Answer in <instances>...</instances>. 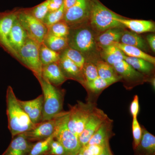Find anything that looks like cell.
Instances as JSON below:
<instances>
[{
    "label": "cell",
    "instance_id": "cell-26",
    "mask_svg": "<svg viewBox=\"0 0 155 155\" xmlns=\"http://www.w3.org/2000/svg\"><path fill=\"white\" fill-rule=\"evenodd\" d=\"M100 57L102 60L113 66L124 60V53L118 48L113 45L100 48Z\"/></svg>",
    "mask_w": 155,
    "mask_h": 155
},
{
    "label": "cell",
    "instance_id": "cell-23",
    "mask_svg": "<svg viewBox=\"0 0 155 155\" xmlns=\"http://www.w3.org/2000/svg\"><path fill=\"white\" fill-rule=\"evenodd\" d=\"M118 82L117 81L113 79H105L97 77L94 80L86 82L84 87L85 88L88 94V101H90L91 97L94 98L98 97L104 90L108 87Z\"/></svg>",
    "mask_w": 155,
    "mask_h": 155
},
{
    "label": "cell",
    "instance_id": "cell-5",
    "mask_svg": "<svg viewBox=\"0 0 155 155\" xmlns=\"http://www.w3.org/2000/svg\"><path fill=\"white\" fill-rule=\"evenodd\" d=\"M96 107V103L77 101L74 105H69L67 125L69 130L79 136L82 132L89 117Z\"/></svg>",
    "mask_w": 155,
    "mask_h": 155
},
{
    "label": "cell",
    "instance_id": "cell-4",
    "mask_svg": "<svg viewBox=\"0 0 155 155\" xmlns=\"http://www.w3.org/2000/svg\"><path fill=\"white\" fill-rule=\"evenodd\" d=\"M119 16L107 8L99 0H92L88 25L97 35L110 28L124 27L116 20Z\"/></svg>",
    "mask_w": 155,
    "mask_h": 155
},
{
    "label": "cell",
    "instance_id": "cell-10",
    "mask_svg": "<svg viewBox=\"0 0 155 155\" xmlns=\"http://www.w3.org/2000/svg\"><path fill=\"white\" fill-rule=\"evenodd\" d=\"M115 71L121 77L125 88L128 90L135 86L148 82V78L136 70L124 60L113 65Z\"/></svg>",
    "mask_w": 155,
    "mask_h": 155
},
{
    "label": "cell",
    "instance_id": "cell-45",
    "mask_svg": "<svg viewBox=\"0 0 155 155\" xmlns=\"http://www.w3.org/2000/svg\"><path fill=\"white\" fill-rule=\"evenodd\" d=\"M81 150L83 155H94L85 146L81 147Z\"/></svg>",
    "mask_w": 155,
    "mask_h": 155
},
{
    "label": "cell",
    "instance_id": "cell-32",
    "mask_svg": "<svg viewBox=\"0 0 155 155\" xmlns=\"http://www.w3.org/2000/svg\"><path fill=\"white\" fill-rule=\"evenodd\" d=\"M61 54L67 57L82 70L85 62V59L81 53L77 50L68 47L63 51Z\"/></svg>",
    "mask_w": 155,
    "mask_h": 155
},
{
    "label": "cell",
    "instance_id": "cell-16",
    "mask_svg": "<svg viewBox=\"0 0 155 155\" xmlns=\"http://www.w3.org/2000/svg\"><path fill=\"white\" fill-rule=\"evenodd\" d=\"M58 64L67 80H75L80 83L82 86H84L85 81L83 72L76 64L67 57L61 54Z\"/></svg>",
    "mask_w": 155,
    "mask_h": 155
},
{
    "label": "cell",
    "instance_id": "cell-38",
    "mask_svg": "<svg viewBox=\"0 0 155 155\" xmlns=\"http://www.w3.org/2000/svg\"><path fill=\"white\" fill-rule=\"evenodd\" d=\"M49 155H67L64 147L55 138L51 142Z\"/></svg>",
    "mask_w": 155,
    "mask_h": 155
},
{
    "label": "cell",
    "instance_id": "cell-31",
    "mask_svg": "<svg viewBox=\"0 0 155 155\" xmlns=\"http://www.w3.org/2000/svg\"><path fill=\"white\" fill-rule=\"evenodd\" d=\"M57 130L48 138L34 143L28 155H49L51 142L55 138Z\"/></svg>",
    "mask_w": 155,
    "mask_h": 155
},
{
    "label": "cell",
    "instance_id": "cell-42",
    "mask_svg": "<svg viewBox=\"0 0 155 155\" xmlns=\"http://www.w3.org/2000/svg\"><path fill=\"white\" fill-rule=\"evenodd\" d=\"M147 43L149 46L152 51L155 53V35L154 34H150L147 35Z\"/></svg>",
    "mask_w": 155,
    "mask_h": 155
},
{
    "label": "cell",
    "instance_id": "cell-33",
    "mask_svg": "<svg viewBox=\"0 0 155 155\" xmlns=\"http://www.w3.org/2000/svg\"><path fill=\"white\" fill-rule=\"evenodd\" d=\"M65 12L64 4L58 10L49 12L45 17L43 22L48 28L54 24L63 20Z\"/></svg>",
    "mask_w": 155,
    "mask_h": 155
},
{
    "label": "cell",
    "instance_id": "cell-12",
    "mask_svg": "<svg viewBox=\"0 0 155 155\" xmlns=\"http://www.w3.org/2000/svg\"><path fill=\"white\" fill-rule=\"evenodd\" d=\"M19 9L0 12V46L14 58V53L9 45L8 36L17 18Z\"/></svg>",
    "mask_w": 155,
    "mask_h": 155
},
{
    "label": "cell",
    "instance_id": "cell-7",
    "mask_svg": "<svg viewBox=\"0 0 155 155\" xmlns=\"http://www.w3.org/2000/svg\"><path fill=\"white\" fill-rule=\"evenodd\" d=\"M17 19L27 33L28 38L39 45L42 43L48 28L43 22L30 14L28 8H19Z\"/></svg>",
    "mask_w": 155,
    "mask_h": 155
},
{
    "label": "cell",
    "instance_id": "cell-43",
    "mask_svg": "<svg viewBox=\"0 0 155 155\" xmlns=\"http://www.w3.org/2000/svg\"><path fill=\"white\" fill-rule=\"evenodd\" d=\"M99 155H114L110 148L109 143L104 147L102 152Z\"/></svg>",
    "mask_w": 155,
    "mask_h": 155
},
{
    "label": "cell",
    "instance_id": "cell-36",
    "mask_svg": "<svg viewBox=\"0 0 155 155\" xmlns=\"http://www.w3.org/2000/svg\"><path fill=\"white\" fill-rule=\"evenodd\" d=\"M82 71L85 83L94 80L98 77L96 66L92 62L85 61Z\"/></svg>",
    "mask_w": 155,
    "mask_h": 155
},
{
    "label": "cell",
    "instance_id": "cell-39",
    "mask_svg": "<svg viewBox=\"0 0 155 155\" xmlns=\"http://www.w3.org/2000/svg\"><path fill=\"white\" fill-rule=\"evenodd\" d=\"M140 111L139 101L137 95L134 97L133 101L130 104V112L133 118H137Z\"/></svg>",
    "mask_w": 155,
    "mask_h": 155
},
{
    "label": "cell",
    "instance_id": "cell-25",
    "mask_svg": "<svg viewBox=\"0 0 155 155\" xmlns=\"http://www.w3.org/2000/svg\"><path fill=\"white\" fill-rule=\"evenodd\" d=\"M120 42L123 44L138 48L146 53L149 49L147 43L142 37L138 34L130 31L125 30Z\"/></svg>",
    "mask_w": 155,
    "mask_h": 155
},
{
    "label": "cell",
    "instance_id": "cell-35",
    "mask_svg": "<svg viewBox=\"0 0 155 155\" xmlns=\"http://www.w3.org/2000/svg\"><path fill=\"white\" fill-rule=\"evenodd\" d=\"M49 0H46L38 5L28 8V11L32 16L43 22L49 12Z\"/></svg>",
    "mask_w": 155,
    "mask_h": 155
},
{
    "label": "cell",
    "instance_id": "cell-30",
    "mask_svg": "<svg viewBox=\"0 0 155 155\" xmlns=\"http://www.w3.org/2000/svg\"><path fill=\"white\" fill-rule=\"evenodd\" d=\"M40 59L43 66L58 63L61 58V54L50 49L43 43L39 48Z\"/></svg>",
    "mask_w": 155,
    "mask_h": 155
},
{
    "label": "cell",
    "instance_id": "cell-40",
    "mask_svg": "<svg viewBox=\"0 0 155 155\" xmlns=\"http://www.w3.org/2000/svg\"><path fill=\"white\" fill-rule=\"evenodd\" d=\"M64 0H49V12L58 10L64 5Z\"/></svg>",
    "mask_w": 155,
    "mask_h": 155
},
{
    "label": "cell",
    "instance_id": "cell-9",
    "mask_svg": "<svg viewBox=\"0 0 155 155\" xmlns=\"http://www.w3.org/2000/svg\"><path fill=\"white\" fill-rule=\"evenodd\" d=\"M92 0H78L65 11L63 20L69 28L88 24L91 9Z\"/></svg>",
    "mask_w": 155,
    "mask_h": 155
},
{
    "label": "cell",
    "instance_id": "cell-2",
    "mask_svg": "<svg viewBox=\"0 0 155 155\" xmlns=\"http://www.w3.org/2000/svg\"><path fill=\"white\" fill-rule=\"evenodd\" d=\"M8 128L12 138L33 129L37 124H33L19 104L13 89L8 86L6 92Z\"/></svg>",
    "mask_w": 155,
    "mask_h": 155
},
{
    "label": "cell",
    "instance_id": "cell-15",
    "mask_svg": "<svg viewBox=\"0 0 155 155\" xmlns=\"http://www.w3.org/2000/svg\"><path fill=\"white\" fill-rule=\"evenodd\" d=\"M18 102L33 124L36 125L42 122L43 107L42 94L34 99L27 101L18 99Z\"/></svg>",
    "mask_w": 155,
    "mask_h": 155
},
{
    "label": "cell",
    "instance_id": "cell-28",
    "mask_svg": "<svg viewBox=\"0 0 155 155\" xmlns=\"http://www.w3.org/2000/svg\"><path fill=\"white\" fill-rule=\"evenodd\" d=\"M43 43L50 49L60 54L69 47L67 38L59 37L48 33L45 37Z\"/></svg>",
    "mask_w": 155,
    "mask_h": 155
},
{
    "label": "cell",
    "instance_id": "cell-20",
    "mask_svg": "<svg viewBox=\"0 0 155 155\" xmlns=\"http://www.w3.org/2000/svg\"><path fill=\"white\" fill-rule=\"evenodd\" d=\"M41 76L49 83L56 87L61 86L67 80L58 62L43 66Z\"/></svg>",
    "mask_w": 155,
    "mask_h": 155
},
{
    "label": "cell",
    "instance_id": "cell-24",
    "mask_svg": "<svg viewBox=\"0 0 155 155\" xmlns=\"http://www.w3.org/2000/svg\"><path fill=\"white\" fill-rule=\"evenodd\" d=\"M124 60L134 69L148 78V82L150 78L153 77L155 71L154 64L141 58H133L126 55L124 56Z\"/></svg>",
    "mask_w": 155,
    "mask_h": 155
},
{
    "label": "cell",
    "instance_id": "cell-6",
    "mask_svg": "<svg viewBox=\"0 0 155 155\" xmlns=\"http://www.w3.org/2000/svg\"><path fill=\"white\" fill-rule=\"evenodd\" d=\"M39 46L36 42L28 38L17 54L16 58L19 63L32 72L37 80L42 77V68L39 53Z\"/></svg>",
    "mask_w": 155,
    "mask_h": 155
},
{
    "label": "cell",
    "instance_id": "cell-29",
    "mask_svg": "<svg viewBox=\"0 0 155 155\" xmlns=\"http://www.w3.org/2000/svg\"><path fill=\"white\" fill-rule=\"evenodd\" d=\"M99 77L105 79H113L121 81V77L117 74L114 67L102 59L95 63Z\"/></svg>",
    "mask_w": 155,
    "mask_h": 155
},
{
    "label": "cell",
    "instance_id": "cell-13",
    "mask_svg": "<svg viewBox=\"0 0 155 155\" xmlns=\"http://www.w3.org/2000/svg\"><path fill=\"white\" fill-rule=\"evenodd\" d=\"M108 117L107 115L102 110L97 107L94 108L89 117L83 131L78 136L81 147L88 143L91 137Z\"/></svg>",
    "mask_w": 155,
    "mask_h": 155
},
{
    "label": "cell",
    "instance_id": "cell-19",
    "mask_svg": "<svg viewBox=\"0 0 155 155\" xmlns=\"http://www.w3.org/2000/svg\"><path fill=\"white\" fill-rule=\"evenodd\" d=\"M116 20L124 27L138 34L145 32H155V24L153 21L127 19L120 16L117 17Z\"/></svg>",
    "mask_w": 155,
    "mask_h": 155
},
{
    "label": "cell",
    "instance_id": "cell-22",
    "mask_svg": "<svg viewBox=\"0 0 155 155\" xmlns=\"http://www.w3.org/2000/svg\"><path fill=\"white\" fill-rule=\"evenodd\" d=\"M125 30L124 27H115L97 35L96 41L99 48L110 45L114 42H120Z\"/></svg>",
    "mask_w": 155,
    "mask_h": 155
},
{
    "label": "cell",
    "instance_id": "cell-34",
    "mask_svg": "<svg viewBox=\"0 0 155 155\" xmlns=\"http://www.w3.org/2000/svg\"><path fill=\"white\" fill-rule=\"evenodd\" d=\"M69 30V25L64 20H62L48 28V33L59 37L67 38Z\"/></svg>",
    "mask_w": 155,
    "mask_h": 155
},
{
    "label": "cell",
    "instance_id": "cell-17",
    "mask_svg": "<svg viewBox=\"0 0 155 155\" xmlns=\"http://www.w3.org/2000/svg\"><path fill=\"white\" fill-rule=\"evenodd\" d=\"M113 127V120L108 117L91 137L87 144L99 145L104 147L109 144L110 140L115 135Z\"/></svg>",
    "mask_w": 155,
    "mask_h": 155
},
{
    "label": "cell",
    "instance_id": "cell-18",
    "mask_svg": "<svg viewBox=\"0 0 155 155\" xmlns=\"http://www.w3.org/2000/svg\"><path fill=\"white\" fill-rule=\"evenodd\" d=\"M34 143L29 141L23 134L12 138V141L2 155H28Z\"/></svg>",
    "mask_w": 155,
    "mask_h": 155
},
{
    "label": "cell",
    "instance_id": "cell-1",
    "mask_svg": "<svg viewBox=\"0 0 155 155\" xmlns=\"http://www.w3.org/2000/svg\"><path fill=\"white\" fill-rule=\"evenodd\" d=\"M97 35L88 24L71 27L67 37L69 47L81 53L85 61L95 64L101 59Z\"/></svg>",
    "mask_w": 155,
    "mask_h": 155
},
{
    "label": "cell",
    "instance_id": "cell-3",
    "mask_svg": "<svg viewBox=\"0 0 155 155\" xmlns=\"http://www.w3.org/2000/svg\"><path fill=\"white\" fill-rule=\"evenodd\" d=\"M38 80L41 86L43 96L42 122H44L53 119L64 111L65 92L64 90L51 84L42 77Z\"/></svg>",
    "mask_w": 155,
    "mask_h": 155
},
{
    "label": "cell",
    "instance_id": "cell-14",
    "mask_svg": "<svg viewBox=\"0 0 155 155\" xmlns=\"http://www.w3.org/2000/svg\"><path fill=\"white\" fill-rule=\"evenodd\" d=\"M28 38L27 33L17 18L13 24L8 36L9 45L14 53L15 59L17 58V54Z\"/></svg>",
    "mask_w": 155,
    "mask_h": 155
},
{
    "label": "cell",
    "instance_id": "cell-46",
    "mask_svg": "<svg viewBox=\"0 0 155 155\" xmlns=\"http://www.w3.org/2000/svg\"><path fill=\"white\" fill-rule=\"evenodd\" d=\"M75 155H83V154H82V151H81V148L80 150L79 151L78 153H77V154H76Z\"/></svg>",
    "mask_w": 155,
    "mask_h": 155
},
{
    "label": "cell",
    "instance_id": "cell-44",
    "mask_svg": "<svg viewBox=\"0 0 155 155\" xmlns=\"http://www.w3.org/2000/svg\"><path fill=\"white\" fill-rule=\"evenodd\" d=\"M78 0H64V5L65 11L73 5Z\"/></svg>",
    "mask_w": 155,
    "mask_h": 155
},
{
    "label": "cell",
    "instance_id": "cell-27",
    "mask_svg": "<svg viewBox=\"0 0 155 155\" xmlns=\"http://www.w3.org/2000/svg\"><path fill=\"white\" fill-rule=\"evenodd\" d=\"M111 45H113L121 50L125 55L133 58H141L155 65L154 57L144 52L138 48L123 44L120 42H114Z\"/></svg>",
    "mask_w": 155,
    "mask_h": 155
},
{
    "label": "cell",
    "instance_id": "cell-8",
    "mask_svg": "<svg viewBox=\"0 0 155 155\" xmlns=\"http://www.w3.org/2000/svg\"><path fill=\"white\" fill-rule=\"evenodd\" d=\"M68 113V111H64L53 119L40 122L33 129L23 134L27 139L31 142L46 139L52 135L58 130Z\"/></svg>",
    "mask_w": 155,
    "mask_h": 155
},
{
    "label": "cell",
    "instance_id": "cell-41",
    "mask_svg": "<svg viewBox=\"0 0 155 155\" xmlns=\"http://www.w3.org/2000/svg\"><path fill=\"white\" fill-rule=\"evenodd\" d=\"M85 146L94 155H99L102 152L104 147L96 144H87Z\"/></svg>",
    "mask_w": 155,
    "mask_h": 155
},
{
    "label": "cell",
    "instance_id": "cell-21",
    "mask_svg": "<svg viewBox=\"0 0 155 155\" xmlns=\"http://www.w3.org/2000/svg\"><path fill=\"white\" fill-rule=\"evenodd\" d=\"M140 142L134 149V155H155V137L142 126Z\"/></svg>",
    "mask_w": 155,
    "mask_h": 155
},
{
    "label": "cell",
    "instance_id": "cell-11",
    "mask_svg": "<svg viewBox=\"0 0 155 155\" xmlns=\"http://www.w3.org/2000/svg\"><path fill=\"white\" fill-rule=\"evenodd\" d=\"M68 115L69 113L58 127L55 139L64 147L67 155H75L79 152L81 147L78 137L69 130L68 127Z\"/></svg>",
    "mask_w": 155,
    "mask_h": 155
},
{
    "label": "cell",
    "instance_id": "cell-37",
    "mask_svg": "<svg viewBox=\"0 0 155 155\" xmlns=\"http://www.w3.org/2000/svg\"><path fill=\"white\" fill-rule=\"evenodd\" d=\"M132 130L133 138L132 147L134 150L140 142L142 135L141 127L138 122L137 118H133Z\"/></svg>",
    "mask_w": 155,
    "mask_h": 155
}]
</instances>
